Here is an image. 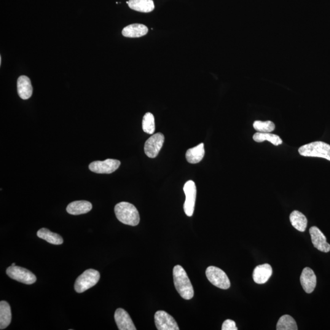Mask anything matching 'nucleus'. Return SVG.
I'll return each instance as SVG.
<instances>
[{
	"label": "nucleus",
	"instance_id": "obj_1",
	"mask_svg": "<svg viewBox=\"0 0 330 330\" xmlns=\"http://www.w3.org/2000/svg\"><path fill=\"white\" fill-rule=\"evenodd\" d=\"M174 286L185 300H191L194 297V289L186 270L181 265H176L173 268Z\"/></svg>",
	"mask_w": 330,
	"mask_h": 330
},
{
	"label": "nucleus",
	"instance_id": "obj_2",
	"mask_svg": "<svg viewBox=\"0 0 330 330\" xmlns=\"http://www.w3.org/2000/svg\"><path fill=\"white\" fill-rule=\"evenodd\" d=\"M114 213L117 219L123 224L131 226H137L140 217L135 206L127 202H121L115 206Z\"/></svg>",
	"mask_w": 330,
	"mask_h": 330
},
{
	"label": "nucleus",
	"instance_id": "obj_3",
	"mask_svg": "<svg viewBox=\"0 0 330 330\" xmlns=\"http://www.w3.org/2000/svg\"><path fill=\"white\" fill-rule=\"evenodd\" d=\"M299 152L302 156L320 157L330 161V145L323 141L305 144L300 147Z\"/></svg>",
	"mask_w": 330,
	"mask_h": 330
},
{
	"label": "nucleus",
	"instance_id": "obj_4",
	"mask_svg": "<svg viewBox=\"0 0 330 330\" xmlns=\"http://www.w3.org/2000/svg\"><path fill=\"white\" fill-rule=\"evenodd\" d=\"M100 273L96 270L88 269L85 271L77 278L75 283V291L78 293H83L93 288L100 280Z\"/></svg>",
	"mask_w": 330,
	"mask_h": 330
},
{
	"label": "nucleus",
	"instance_id": "obj_5",
	"mask_svg": "<svg viewBox=\"0 0 330 330\" xmlns=\"http://www.w3.org/2000/svg\"><path fill=\"white\" fill-rule=\"evenodd\" d=\"M206 275L208 280L215 286L221 289L230 288V283L229 278L223 270L220 268L210 266L207 268Z\"/></svg>",
	"mask_w": 330,
	"mask_h": 330
},
{
	"label": "nucleus",
	"instance_id": "obj_6",
	"mask_svg": "<svg viewBox=\"0 0 330 330\" xmlns=\"http://www.w3.org/2000/svg\"><path fill=\"white\" fill-rule=\"evenodd\" d=\"M6 273L12 280L26 284H32L36 282V277L33 273L25 268L16 266L9 267L7 268Z\"/></svg>",
	"mask_w": 330,
	"mask_h": 330
},
{
	"label": "nucleus",
	"instance_id": "obj_7",
	"mask_svg": "<svg viewBox=\"0 0 330 330\" xmlns=\"http://www.w3.org/2000/svg\"><path fill=\"white\" fill-rule=\"evenodd\" d=\"M184 191L186 194V201L184 205L185 213L188 217H192L194 213L196 198H197V187L194 182L187 181L184 185Z\"/></svg>",
	"mask_w": 330,
	"mask_h": 330
},
{
	"label": "nucleus",
	"instance_id": "obj_8",
	"mask_svg": "<svg viewBox=\"0 0 330 330\" xmlns=\"http://www.w3.org/2000/svg\"><path fill=\"white\" fill-rule=\"evenodd\" d=\"M120 165V161L109 158L104 161H95L91 163L89 168L95 173L111 174L116 171Z\"/></svg>",
	"mask_w": 330,
	"mask_h": 330
},
{
	"label": "nucleus",
	"instance_id": "obj_9",
	"mask_svg": "<svg viewBox=\"0 0 330 330\" xmlns=\"http://www.w3.org/2000/svg\"><path fill=\"white\" fill-rule=\"evenodd\" d=\"M165 141V136L162 133H157L152 135L144 144V152L149 158L156 157L160 152Z\"/></svg>",
	"mask_w": 330,
	"mask_h": 330
},
{
	"label": "nucleus",
	"instance_id": "obj_10",
	"mask_svg": "<svg viewBox=\"0 0 330 330\" xmlns=\"http://www.w3.org/2000/svg\"><path fill=\"white\" fill-rule=\"evenodd\" d=\"M155 326L158 330H179L174 319L165 311H158L154 316Z\"/></svg>",
	"mask_w": 330,
	"mask_h": 330
},
{
	"label": "nucleus",
	"instance_id": "obj_11",
	"mask_svg": "<svg viewBox=\"0 0 330 330\" xmlns=\"http://www.w3.org/2000/svg\"><path fill=\"white\" fill-rule=\"evenodd\" d=\"M311 241L314 246L324 253L330 251V245L327 243V238L318 227L313 226L310 229Z\"/></svg>",
	"mask_w": 330,
	"mask_h": 330
},
{
	"label": "nucleus",
	"instance_id": "obj_12",
	"mask_svg": "<svg viewBox=\"0 0 330 330\" xmlns=\"http://www.w3.org/2000/svg\"><path fill=\"white\" fill-rule=\"evenodd\" d=\"M114 320L119 330H136V327L129 315L122 308L115 311Z\"/></svg>",
	"mask_w": 330,
	"mask_h": 330
},
{
	"label": "nucleus",
	"instance_id": "obj_13",
	"mask_svg": "<svg viewBox=\"0 0 330 330\" xmlns=\"http://www.w3.org/2000/svg\"><path fill=\"white\" fill-rule=\"evenodd\" d=\"M300 282L304 291L308 294L312 293L315 291L317 284V278L315 272L309 267L303 270Z\"/></svg>",
	"mask_w": 330,
	"mask_h": 330
},
{
	"label": "nucleus",
	"instance_id": "obj_14",
	"mask_svg": "<svg viewBox=\"0 0 330 330\" xmlns=\"http://www.w3.org/2000/svg\"><path fill=\"white\" fill-rule=\"evenodd\" d=\"M272 268L268 264L258 265L253 271V280L255 283L262 284L267 283L272 276Z\"/></svg>",
	"mask_w": 330,
	"mask_h": 330
},
{
	"label": "nucleus",
	"instance_id": "obj_15",
	"mask_svg": "<svg viewBox=\"0 0 330 330\" xmlns=\"http://www.w3.org/2000/svg\"><path fill=\"white\" fill-rule=\"evenodd\" d=\"M93 208L92 204L87 201H74L67 207L66 211L73 216L85 214L89 213Z\"/></svg>",
	"mask_w": 330,
	"mask_h": 330
},
{
	"label": "nucleus",
	"instance_id": "obj_16",
	"mask_svg": "<svg viewBox=\"0 0 330 330\" xmlns=\"http://www.w3.org/2000/svg\"><path fill=\"white\" fill-rule=\"evenodd\" d=\"M17 91L21 99L26 100L33 94V87L30 79L27 76H21L17 80Z\"/></svg>",
	"mask_w": 330,
	"mask_h": 330
},
{
	"label": "nucleus",
	"instance_id": "obj_17",
	"mask_svg": "<svg viewBox=\"0 0 330 330\" xmlns=\"http://www.w3.org/2000/svg\"><path fill=\"white\" fill-rule=\"evenodd\" d=\"M147 32H148V28L146 26L142 25V24L135 23L125 26L122 29V34L124 37L135 38V37L145 36Z\"/></svg>",
	"mask_w": 330,
	"mask_h": 330
},
{
	"label": "nucleus",
	"instance_id": "obj_18",
	"mask_svg": "<svg viewBox=\"0 0 330 330\" xmlns=\"http://www.w3.org/2000/svg\"><path fill=\"white\" fill-rule=\"evenodd\" d=\"M127 3L130 9L141 12H152L155 8L153 0H129Z\"/></svg>",
	"mask_w": 330,
	"mask_h": 330
},
{
	"label": "nucleus",
	"instance_id": "obj_19",
	"mask_svg": "<svg viewBox=\"0 0 330 330\" xmlns=\"http://www.w3.org/2000/svg\"><path fill=\"white\" fill-rule=\"evenodd\" d=\"M205 154V144L201 143L198 146L188 150L186 157L188 162L192 163V164H196L203 160Z\"/></svg>",
	"mask_w": 330,
	"mask_h": 330
},
{
	"label": "nucleus",
	"instance_id": "obj_20",
	"mask_svg": "<svg viewBox=\"0 0 330 330\" xmlns=\"http://www.w3.org/2000/svg\"><path fill=\"white\" fill-rule=\"evenodd\" d=\"M11 309L9 303L1 301L0 302V329H6L11 323Z\"/></svg>",
	"mask_w": 330,
	"mask_h": 330
},
{
	"label": "nucleus",
	"instance_id": "obj_21",
	"mask_svg": "<svg viewBox=\"0 0 330 330\" xmlns=\"http://www.w3.org/2000/svg\"><path fill=\"white\" fill-rule=\"evenodd\" d=\"M290 221L293 226L299 231H305L307 227L308 220L304 215L298 211L292 212L290 215Z\"/></svg>",
	"mask_w": 330,
	"mask_h": 330
},
{
	"label": "nucleus",
	"instance_id": "obj_22",
	"mask_svg": "<svg viewBox=\"0 0 330 330\" xmlns=\"http://www.w3.org/2000/svg\"><path fill=\"white\" fill-rule=\"evenodd\" d=\"M37 237L47 241V242L53 245H61L63 243V238L61 236L56 233L51 232L47 228H42L37 232Z\"/></svg>",
	"mask_w": 330,
	"mask_h": 330
},
{
	"label": "nucleus",
	"instance_id": "obj_23",
	"mask_svg": "<svg viewBox=\"0 0 330 330\" xmlns=\"http://www.w3.org/2000/svg\"><path fill=\"white\" fill-rule=\"evenodd\" d=\"M254 140L257 143H262L264 141H268L271 143L278 146L283 143L282 139L278 135L271 134L270 133L257 132L253 136Z\"/></svg>",
	"mask_w": 330,
	"mask_h": 330
},
{
	"label": "nucleus",
	"instance_id": "obj_24",
	"mask_svg": "<svg viewBox=\"0 0 330 330\" xmlns=\"http://www.w3.org/2000/svg\"><path fill=\"white\" fill-rule=\"evenodd\" d=\"M277 330H297L298 327L296 321L289 315H284L279 319L276 325Z\"/></svg>",
	"mask_w": 330,
	"mask_h": 330
},
{
	"label": "nucleus",
	"instance_id": "obj_25",
	"mask_svg": "<svg viewBox=\"0 0 330 330\" xmlns=\"http://www.w3.org/2000/svg\"><path fill=\"white\" fill-rule=\"evenodd\" d=\"M142 127L144 132L150 134L154 133L155 130V119L154 115L151 112H147L144 114L142 122Z\"/></svg>",
	"mask_w": 330,
	"mask_h": 330
},
{
	"label": "nucleus",
	"instance_id": "obj_26",
	"mask_svg": "<svg viewBox=\"0 0 330 330\" xmlns=\"http://www.w3.org/2000/svg\"><path fill=\"white\" fill-rule=\"evenodd\" d=\"M253 127L255 130L261 133H270L275 130V125L274 123L270 120L267 121H261V120H256L254 122Z\"/></svg>",
	"mask_w": 330,
	"mask_h": 330
},
{
	"label": "nucleus",
	"instance_id": "obj_27",
	"mask_svg": "<svg viewBox=\"0 0 330 330\" xmlns=\"http://www.w3.org/2000/svg\"><path fill=\"white\" fill-rule=\"evenodd\" d=\"M222 330H237L234 321L227 319L224 322L222 325Z\"/></svg>",
	"mask_w": 330,
	"mask_h": 330
},
{
	"label": "nucleus",
	"instance_id": "obj_28",
	"mask_svg": "<svg viewBox=\"0 0 330 330\" xmlns=\"http://www.w3.org/2000/svg\"><path fill=\"white\" fill-rule=\"evenodd\" d=\"M12 266H15V263H13V264H12Z\"/></svg>",
	"mask_w": 330,
	"mask_h": 330
}]
</instances>
